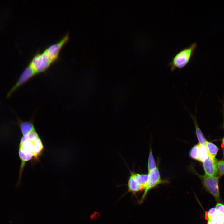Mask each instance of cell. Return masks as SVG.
<instances>
[{
  "mask_svg": "<svg viewBox=\"0 0 224 224\" xmlns=\"http://www.w3.org/2000/svg\"><path fill=\"white\" fill-rule=\"evenodd\" d=\"M222 113L223 116V128L224 130V103L222 102Z\"/></svg>",
  "mask_w": 224,
  "mask_h": 224,
  "instance_id": "obj_19",
  "label": "cell"
},
{
  "mask_svg": "<svg viewBox=\"0 0 224 224\" xmlns=\"http://www.w3.org/2000/svg\"><path fill=\"white\" fill-rule=\"evenodd\" d=\"M197 46V43L194 42L177 53L168 64L171 71L176 69L181 70L186 66L193 56Z\"/></svg>",
  "mask_w": 224,
  "mask_h": 224,
  "instance_id": "obj_2",
  "label": "cell"
},
{
  "mask_svg": "<svg viewBox=\"0 0 224 224\" xmlns=\"http://www.w3.org/2000/svg\"><path fill=\"white\" fill-rule=\"evenodd\" d=\"M54 63L44 50L42 52L37 53L27 66L35 76L46 72Z\"/></svg>",
  "mask_w": 224,
  "mask_h": 224,
  "instance_id": "obj_3",
  "label": "cell"
},
{
  "mask_svg": "<svg viewBox=\"0 0 224 224\" xmlns=\"http://www.w3.org/2000/svg\"><path fill=\"white\" fill-rule=\"evenodd\" d=\"M207 224H212L211 222L210 219H208V221L207 222Z\"/></svg>",
  "mask_w": 224,
  "mask_h": 224,
  "instance_id": "obj_20",
  "label": "cell"
},
{
  "mask_svg": "<svg viewBox=\"0 0 224 224\" xmlns=\"http://www.w3.org/2000/svg\"><path fill=\"white\" fill-rule=\"evenodd\" d=\"M203 163L205 175L209 177L215 176L218 172L216 159H213L208 156Z\"/></svg>",
  "mask_w": 224,
  "mask_h": 224,
  "instance_id": "obj_7",
  "label": "cell"
},
{
  "mask_svg": "<svg viewBox=\"0 0 224 224\" xmlns=\"http://www.w3.org/2000/svg\"><path fill=\"white\" fill-rule=\"evenodd\" d=\"M217 166L219 175L221 176L224 175V160L217 161Z\"/></svg>",
  "mask_w": 224,
  "mask_h": 224,
  "instance_id": "obj_15",
  "label": "cell"
},
{
  "mask_svg": "<svg viewBox=\"0 0 224 224\" xmlns=\"http://www.w3.org/2000/svg\"><path fill=\"white\" fill-rule=\"evenodd\" d=\"M156 167L153 155L152 150L150 148L148 162V172Z\"/></svg>",
  "mask_w": 224,
  "mask_h": 224,
  "instance_id": "obj_14",
  "label": "cell"
},
{
  "mask_svg": "<svg viewBox=\"0 0 224 224\" xmlns=\"http://www.w3.org/2000/svg\"><path fill=\"white\" fill-rule=\"evenodd\" d=\"M220 224H224V214L222 215L220 217Z\"/></svg>",
  "mask_w": 224,
  "mask_h": 224,
  "instance_id": "obj_18",
  "label": "cell"
},
{
  "mask_svg": "<svg viewBox=\"0 0 224 224\" xmlns=\"http://www.w3.org/2000/svg\"><path fill=\"white\" fill-rule=\"evenodd\" d=\"M189 113L194 124L196 133L199 143L201 144L205 145L207 141L198 125L196 119V113L194 116H193L190 113Z\"/></svg>",
  "mask_w": 224,
  "mask_h": 224,
  "instance_id": "obj_8",
  "label": "cell"
},
{
  "mask_svg": "<svg viewBox=\"0 0 224 224\" xmlns=\"http://www.w3.org/2000/svg\"><path fill=\"white\" fill-rule=\"evenodd\" d=\"M128 192H131L133 194H135L137 192L143 189V188L136 181L131 173L128 180Z\"/></svg>",
  "mask_w": 224,
  "mask_h": 224,
  "instance_id": "obj_10",
  "label": "cell"
},
{
  "mask_svg": "<svg viewBox=\"0 0 224 224\" xmlns=\"http://www.w3.org/2000/svg\"><path fill=\"white\" fill-rule=\"evenodd\" d=\"M223 153H224V150H223Z\"/></svg>",
  "mask_w": 224,
  "mask_h": 224,
  "instance_id": "obj_23",
  "label": "cell"
},
{
  "mask_svg": "<svg viewBox=\"0 0 224 224\" xmlns=\"http://www.w3.org/2000/svg\"><path fill=\"white\" fill-rule=\"evenodd\" d=\"M200 144V153L198 161L203 162L207 158L208 155L205 145Z\"/></svg>",
  "mask_w": 224,
  "mask_h": 224,
  "instance_id": "obj_12",
  "label": "cell"
},
{
  "mask_svg": "<svg viewBox=\"0 0 224 224\" xmlns=\"http://www.w3.org/2000/svg\"><path fill=\"white\" fill-rule=\"evenodd\" d=\"M216 212V209L215 208L213 207L211 208L208 211V212H207V219L208 218V219H211L212 216Z\"/></svg>",
  "mask_w": 224,
  "mask_h": 224,
  "instance_id": "obj_17",
  "label": "cell"
},
{
  "mask_svg": "<svg viewBox=\"0 0 224 224\" xmlns=\"http://www.w3.org/2000/svg\"><path fill=\"white\" fill-rule=\"evenodd\" d=\"M18 125L22 136L19 145L18 155L21 162L19 178L16 187H19L22 173L26 163L30 161H39L42 155L44 146L41 139L35 129L33 119L24 121L16 117Z\"/></svg>",
  "mask_w": 224,
  "mask_h": 224,
  "instance_id": "obj_1",
  "label": "cell"
},
{
  "mask_svg": "<svg viewBox=\"0 0 224 224\" xmlns=\"http://www.w3.org/2000/svg\"><path fill=\"white\" fill-rule=\"evenodd\" d=\"M133 178L137 183L142 187L143 189L146 187L148 180V174L136 173L133 171H130Z\"/></svg>",
  "mask_w": 224,
  "mask_h": 224,
  "instance_id": "obj_9",
  "label": "cell"
},
{
  "mask_svg": "<svg viewBox=\"0 0 224 224\" xmlns=\"http://www.w3.org/2000/svg\"><path fill=\"white\" fill-rule=\"evenodd\" d=\"M69 39V33H68L59 41L51 45L44 49L49 57L54 63L58 59L61 49L68 41Z\"/></svg>",
  "mask_w": 224,
  "mask_h": 224,
  "instance_id": "obj_6",
  "label": "cell"
},
{
  "mask_svg": "<svg viewBox=\"0 0 224 224\" xmlns=\"http://www.w3.org/2000/svg\"><path fill=\"white\" fill-rule=\"evenodd\" d=\"M208 155L212 158L215 159L218 151L217 147L213 143L207 141L205 144Z\"/></svg>",
  "mask_w": 224,
  "mask_h": 224,
  "instance_id": "obj_11",
  "label": "cell"
},
{
  "mask_svg": "<svg viewBox=\"0 0 224 224\" xmlns=\"http://www.w3.org/2000/svg\"><path fill=\"white\" fill-rule=\"evenodd\" d=\"M199 143L194 145L190 150L189 155L192 158L198 160L200 153Z\"/></svg>",
  "mask_w": 224,
  "mask_h": 224,
  "instance_id": "obj_13",
  "label": "cell"
},
{
  "mask_svg": "<svg viewBox=\"0 0 224 224\" xmlns=\"http://www.w3.org/2000/svg\"><path fill=\"white\" fill-rule=\"evenodd\" d=\"M148 180L147 185L144 188V192L139 202L142 203L144 201L148 191L157 185L166 182L161 178L159 170L157 167L148 172Z\"/></svg>",
  "mask_w": 224,
  "mask_h": 224,
  "instance_id": "obj_5",
  "label": "cell"
},
{
  "mask_svg": "<svg viewBox=\"0 0 224 224\" xmlns=\"http://www.w3.org/2000/svg\"><path fill=\"white\" fill-rule=\"evenodd\" d=\"M216 212L220 216L222 215L224 210V204L220 203H217L215 207Z\"/></svg>",
  "mask_w": 224,
  "mask_h": 224,
  "instance_id": "obj_16",
  "label": "cell"
},
{
  "mask_svg": "<svg viewBox=\"0 0 224 224\" xmlns=\"http://www.w3.org/2000/svg\"><path fill=\"white\" fill-rule=\"evenodd\" d=\"M206 190L215 198L217 202L221 201L219 187V177L199 175Z\"/></svg>",
  "mask_w": 224,
  "mask_h": 224,
  "instance_id": "obj_4",
  "label": "cell"
},
{
  "mask_svg": "<svg viewBox=\"0 0 224 224\" xmlns=\"http://www.w3.org/2000/svg\"><path fill=\"white\" fill-rule=\"evenodd\" d=\"M222 214H224V210H223V212H222Z\"/></svg>",
  "mask_w": 224,
  "mask_h": 224,
  "instance_id": "obj_22",
  "label": "cell"
},
{
  "mask_svg": "<svg viewBox=\"0 0 224 224\" xmlns=\"http://www.w3.org/2000/svg\"><path fill=\"white\" fill-rule=\"evenodd\" d=\"M222 141L223 144V146L224 147V137L222 140Z\"/></svg>",
  "mask_w": 224,
  "mask_h": 224,
  "instance_id": "obj_21",
  "label": "cell"
}]
</instances>
